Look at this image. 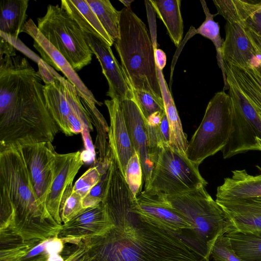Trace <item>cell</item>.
<instances>
[{
    "label": "cell",
    "mask_w": 261,
    "mask_h": 261,
    "mask_svg": "<svg viewBox=\"0 0 261 261\" xmlns=\"http://www.w3.org/2000/svg\"><path fill=\"white\" fill-rule=\"evenodd\" d=\"M120 103L132 143L140 158L145 186L149 182L153 167L149 146L147 120L133 98L124 99Z\"/></svg>",
    "instance_id": "obj_17"
},
{
    "label": "cell",
    "mask_w": 261,
    "mask_h": 261,
    "mask_svg": "<svg viewBox=\"0 0 261 261\" xmlns=\"http://www.w3.org/2000/svg\"><path fill=\"white\" fill-rule=\"evenodd\" d=\"M62 254L64 258L65 261H73L72 257L70 256L69 253L66 251H65V249H64L62 251Z\"/></svg>",
    "instance_id": "obj_44"
},
{
    "label": "cell",
    "mask_w": 261,
    "mask_h": 261,
    "mask_svg": "<svg viewBox=\"0 0 261 261\" xmlns=\"http://www.w3.org/2000/svg\"><path fill=\"white\" fill-rule=\"evenodd\" d=\"M108 178V169L104 172L98 183L94 186L83 199V206L86 209L94 207L102 202Z\"/></svg>",
    "instance_id": "obj_36"
},
{
    "label": "cell",
    "mask_w": 261,
    "mask_h": 261,
    "mask_svg": "<svg viewBox=\"0 0 261 261\" xmlns=\"http://www.w3.org/2000/svg\"><path fill=\"white\" fill-rule=\"evenodd\" d=\"M114 42L119 35L120 11L109 0H86Z\"/></svg>",
    "instance_id": "obj_30"
},
{
    "label": "cell",
    "mask_w": 261,
    "mask_h": 261,
    "mask_svg": "<svg viewBox=\"0 0 261 261\" xmlns=\"http://www.w3.org/2000/svg\"><path fill=\"white\" fill-rule=\"evenodd\" d=\"M119 35L114 42L131 90L147 92L163 99L154 59V45L142 20L131 10L120 11Z\"/></svg>",
    "instance_id": "obj_4"
},
{
    "label": "cell",
    "mask_w": 261,
    "mask_h": 261,
    "mask_svg": "<svg viewBox=\"0 0 261 261\" xmlns=\"http://www.w3.org/2000/svg\"><path fill=\"white\" fill-rule=\"evenodd\" d=\"M17 147L25 163L34 192L39 202L46 206L54 177L57 152L52 142H38Z\"/></svg>",
    "instance_id": "obj_11"
},
{
    "label": "cell",
    "mask_w": 261,
    "mask_h": 261,
    "mask_svg": "<svg viewBox=\"0 0 261 261\" xmlns=\"http://www.w3.org/2000/svg\"><path fill=\"white\" fill-rule=\"evenodd\" d=\"M135 199L117 194L103 201L113 226L73 243L74 261H200L179 233L136 210Z\"/></svg>",
    "instance_id": "obj_1"
},
{
    "label": "cell",
    "mask_w": 261,
    "mask_h": 261,
    "mask_svg": "<svg viewBox=\"0 0 261 261\" xmlns=\"http://www.w3.org/2000/svg\"><path fill=\"white\" fill-rule=\"evenodd\" d=\"M113 226L104 204L86 208L62 225L58 238L65 243L103 234Z\"/></svg>",
    "instance_id": "obj_15"
},
{
    "label": "cell",
    "mask_w": 261,
    "mask_h": 261,
    "mask_svg": "<svg viewBox=\"0 0 261 261\" xmlns=\"http://www.w3.org/2000/svg\"><path fill=\"white\" fill-rule=\"evenodd\" d=\"M0 261H65V243L58 237L24 240L8 229L0 230Z\"/></svg>",
    "instance_id": "obj_10"
},
{
    "label": "cell",
    "mask_w": 261,
    "mask_h": 261,
    "mask_svg": "<svg viewBox=\"0 0 261 261\" xmlns=\"http://www.w3.org/2000/svg\"><path fill=\"white\" fill-rule=\"evenodd\" d=\"M58 224L38 200L18 147L0 151V230L24 240L58 237Z\"/></svg>",
    "instance_id": "obj_3"
},
{
    "label": "cell",
    "mask_w": 261,
    "mask_h": 261,
    "mask_svg": "<svg viewBox=\"0 0 261 261\" xmlns=\"http://www.w3.org/2000/svg\"><path fill=\"white\" fill-rule=\"evenodd\" d=\"M245 31L258 56L259 61L258 68L261 72V36L246 25Z\"/></svg>",
    "instance_id": "obj_37"
},
{
    "label": "cell",
    "mask_w": 261,
    "mask_h": 261,
    "mask_svg": "<svg viewBox=\"0 0 261 261\" xmlns=\"http://www.w3.org/2000/svg\"><path fill=\"white\" fill-rule=\"evenodd\" d=\"M84 210L82 197L72 191L64 201L60 208V214L62 223L67 222Z\"/></svg>",
    "instance_id": "obj_35"
},
{
    "label": "cell",
    "mask_w": 261,
    "mask_h": 261,
    "mask_svg": "<svg viewBox=\"0 0 261 261\" xmlns=\"http://www.w3.org/2000/svg\"><path fill=\"white\" fill-rule=\"evenodd\" d=\"M199 166L169 144L159 146L148 183L144 190L172 196L206 186L207 181L200 173Z\"/></svg>",
    "instance_id": "obj_7"
},
{
    "label": "cell",
    "mask_w": 261,
    "mask_h": 261,
    "mask_svg": "<svg viewBox=\"0 0 261 261\" xmlns=\"http://www.w3.org/2000/svg\"><path fill=\"white\" fill-rule=\"evenodd\" d=\"M225 38L222 49L224 63L238 67H258L259 61L245 31V23L225 25Z\"/></svg>",
    "instance_id": "obj_19"
},
{
    "label": "cell",
    "mask_w": 261,
    "mask_h": 261,
    "mask_svg": "<svg viewBox=\"0 0 261 261\" xmlns=\"http://www.w3.org/2000/svg\"><path fill=\"white\" fill-rule=\"evenodd\" d=\"M42 35L64 57L74 70L89 64L92 52L77 23L59 5H49L45 14L37 18Z\"/></svg>",
    "instance_id": "obj_8"
},
{
    "label": "cell",
    "mask_w": 261,
    "mask_h": 261,
    "mask_svg": "<svg viewBox=\"0 0 261 261\" xmlns=\"http://www.w3.org/2000/svg\"><path fill=\"white\" fill-rule=\"evenodd\" d=\"M216 201L226 214L233 231L261 232V197Z\"/></svg>",
    "instance_id": "obj_20"
},
{
    "label": "cell",
    "mask_w": 261,
    "mask_h": 261,
    "mask_svg": "<svg viewBox=\"0 0 261 261\" xmlns=\"http://www.w3.org/2000/svg\"><path fill=\"white\" fill-rule=\"evenodd\" d=\"M166 197L172 207L191 225L188 243L200 261H210L217 238L233 231L225 212L204 185Z\"/></svg>",
    "instance_id": "obj_5"
},
{
    "label": "cell",
    "mask_w": 261,
    "mask_h": 261,
    "mask_svg": "<svg viewBox=\"0 0 261 261\" xmlns=\"http://www.w3.org/2000/svg\"><path fill=\"white\" fill-rule=\"evenodd\" d=\"M16 46L5 38L0 36V57L16 56Z\"/></svg>",
    "instance_id": "obj_39"
},
{
    "label": "cell",
    "mask_w": 261,
    "mask_h": 261,
    "mask_svg": "<svg viewBox=\"0 0 261 261\" xmlns=\"http://www.w3.org/2000/svg\"><path fill=\"white\" fill-rule=\"evenodd\" d=\"M213 3L217 14L230 23H245L261 11V1L259 0H214Z\"/></svg>",
    "instance_id": "obj_27"
},
{
    "label": "cell",
    "mask_w": 261,
    "mask_h": 261,
    "mask_svg": "<svg viewBox=\"0 0 261 261\" xmlns=\"http://www.w3.org/2000/svg\"><path fill=\"white\" fill-rule=\"evenodd\" d=\"M84 163L80 151L56 153L54 177L46 207L51 216L60 225L63 224L60 214L61 206L72 193L74 178Z\"/></svg>",
    "instance_id": "obj_12"
},
{
    "label": "cell",
    "mask_w": 261,
    "mask_h": 261,
    "mask_svg": "<svg viewBox=\"0 0 261 261\" xmlns=\"http://www.w3.org/2000/svg\"><path fill=\"white\" fill-rule=\"evenodd\" d=\"M211 256L215 261H241L226 234L217 238L213 247Z\"/></svg>",
    "instance_id": "obj_34"
},
{
    "label": "cell",
    "mask_w": 261,
    "mask_h": 261,
    "mask_svg": "<svg viewBox=\"0 0 261 261\" xmlns=\"http://www.w3.org/2000/svg\"><path fill=\"white\" fill-rule=\"evenodd\" d=\"M200 3L205 14V18L197 29L195 30L193 27H191L189 30L190 32H189L190 34L189 37H191L193 35L199 34L208 38L213 43L216 50L218 64L221 70L223 78L224 86L223 90L225 91V90L228 89V86L222 56V49L224 40L220 36L219 24L214 19V18L218 14H212L210 13L205 1L201 0Z\"/></svg>",
    "instance_id": "obj_28"
},
{
    "label": "cell",
    "mask_w": 261,
    "mask_h": 261,
    "mask_svg": "<svg viewBox=\"0 0 261 261\" xmlns=\"http://www.w3.org/2000/svg\"><path fill=\"white\" fill-rule=\"evenodd\" d=\"M132 91L133 99L140 108L146 119L155 112H165L163 99H159L144 91L132 90Z\"/></svg>",
    "instance_id": "obj_33"
},
{
    "label": "cell",
    "mask_w": 261,
    "mask_h": 261,
    "mask_svg": "<svg viewBox=\"0 0 261 261\" xmlns=\"http://www.w3.org/2000/svg\"><path fill=\"white\" fill-rule=\"evenodd\" d=\"M158 130L161 143L170 144V128L165 112L163 115Z\"/></svg>",
    "instance_id": "obj_38"
},
{
    "label": "cell",
    "mask_w": 261,
    "mask_h": 261,
    "mask_svg": "<svg viewBox=\"0 0 261 261\" xmlns=\"http://www.w3.org/2000/svg\"><path fill=\"white\" fill-rule=\"evenodd\" d=\"M110 116L108 133L109 147L120 171L124 177L127 164L136 152L132 143L120 101L116 99L105 100Z\"/></svg>",
    "instance_id": "obj_18"
},
{
    "label": "cell",
    "mask_w": 261,
    "mask_h": 261,
    "mask_svg": "<svg viewBox=\"0 0 261 261\" xmlns=\"http://www.w3.org/2000/svg\"><path fill=\"white\" fill-rule=\"evenodd\" d=\"M109 165L100 162L98 159L75 182L73 191L83 199L99 181L102 174L107 171Z\"/></svg>",
    "instance_id": "obj_31"
},
{
    "label": "cell",
    "mask_w": 261,
    "mask_h": 261,
    "mask_svg": "<svg viewBox=\"0 0 261 261\" xmlns=\"http://www.w3.org/2000/svg\"><path fill=\"white\" fill-rule=\"evenodd\" d=\"M34 40L33 46L40 53L42 60L48 65L62 72L76 89L81 101L89 107L101 106L86 86L74 69L64 57L40 33L34 21L30 19L24 25L23 32Z\"/></svg>",
    "instance_id": "obj_13"
},
{
    "label": "cell",
    "mask_w": 261,
    "mask_h": 261,
    "mask_svg": "<svg viewBox=\"0 0 261 261\" xmlns=\"http://www.w3.org/2000/svg\"><path fill=\"white\" fill-rule=\"evenodd\" d=\"M226 235L241 261H261V232L231 231Z\"/></svg>",
    "instance_id": "obj_29"
},
{
    "label": "cell",
    "mask_w": 261,
    "mask_h": 261,
    "mask_svg": "<svg viewBox=\"0 0 261 261\" xmlns=\"http://www.w3.org/2000/svg\"><path fill=\"white\" fill-rule=\"evenodd\" d=\"M90 131L88 128L84 127L82 134L85 147L87 151L90 152L94 156H95V149L93 146L92 140L91 138Z\"/></svg>",
    "instance_id": "obj_41"
},
{
    "label": "cell",
    "mask_w": 261,
    "mask_h": 261,
    "mask_svg": "<svg viewBox=\"0 0 261 261\" xmlns=\"http://www.w3.org/2000/svg\"><path fill=\"white\" fill-rule=\"evenodd\" d=\"M259 173L253 175L245 169L232 171L230 176L225 178L218 187L216 201H229L261 197V167L256 165Z\"/></svg>",
    "instance_id": "obj_21"
},
{
    "label": "cell",
    "mask_w": 261,
    "mask_h": 261,
    "mask_svg": "<svg viewBox=\"0 0 261 261\" xmlns=\"http://www.w3.org/2000/svg\"><path fill=\"white\" fill-rule=\"evenodd\" d=\"M28 0H2L0 3V36L15 46L27 17Z\"/></svg>",
    "instance_id": "obj_22"
},
{
    "label": "cell",
    "mask_w": 261,
    "mask_h": 261,
    "mask_svg": "<svg viewBox=\"0 0 261 261\" xmlns=\"http://www.w3.org/2000/svg\"><path fill=\"white\" fill-rule=\"evenodd\" d=\"M55 79L44 85V93L47 107L58 125L60 131L66 136H72L67 123L71 107L67 99L65 86L59 74L53 70Z\"/></svg>",
    "instance_id": "obj_23"
},
{
    "label": "cell",
    "mask_w": 261,
    "mask_h": 261,
    "mask_svg": "<svg viewBox=\"0 0 261 261\" xmlns=\"http://www.w3.org/2000/svg\"><path fill=\"white\" fill-rule=\"evenodd\" d=\"M245 25L261 36V11L250 17Z\"/></svg>",
    "instance_id": "obj_40"
},
{
    "label": "cell",
    "mask_w": 261,
    "mask_h": 261,
    "mask_svg": "<svg viewBox=\"0 0 261 261\" xmlns=\"http://www.w3.org/2000/svg\"><path fill=\"white\" fill-rule=\"evenodd\" d=\"M232 108L230 96L218 92L209 101L203 119L189 142L187 158L197 166L227 145L232 132Z\"/></svg>",
    "instance_id": "obj_6"
},
{
    "label": "cell",
    "mask_w": 261,
    "mask_h": 261,
    "mask_svg": "<svg viewBox=\"0 0 261 261\" xmlns=\"http://www.w3.org/2000/svg\"><path fill=\"white\" fill-rule=\"evenodd\" d=\"M154 59L156 66L162 70L166 64V55L163 50L157 48V45H154Z\"/></svg>",
    "instance_id": "obj_42"
},
{
    "label": "cell",
    "mask_w": 261,
    "mask_h": 261,
    "mask_svg": "<svg viewBox=\"0 0 261 261\" xmlns=\"http://www.w3.org/2000/svg\"><path fill=\"white\" fill-rule=\"evenodd\" d=\"M158 17L164 23L168 35L178 47L181 41L184 24L180 12V0H149Z\"/></svg>",
    "instance_id": "obj_26"
},
{
    "label": "cell",
    "mask_w": 261,
    "mask_h": 261,
    "mask_svg": "<svg viewBox=\"0 0 261 261\" xmlns=\"http://www.w3.org/2000/svg\"><path fill=\"white\" fill-rule=\"evenodd\" d=\"M134 207L149 219L179 233L182 239L184 232L192 230L190 224L172 207L165 195L144 190L134 200Z\"/></svg>",
    "instance_id": "obj_16"
},
{
    "label": "cell",
    "mask_w": 261,
    "mask_h": 261,
    "mask_svg": "<svg viewBox=\"0 0 261 261\" xmlns=\"http://www.w3.org/2000/svg\"><path fill=\"white\" fill-rule=\"evenodd\" d=\"M156 68L165 112L169 125V144L173 149L186 155V152L189 144L187 136L183 130L174 100L164 79L162 70L157 66Z\"/></svg>",
    "instance_id": "obj_24"
},
{
    "label": "cell",
    "mask_w": 261,
    "mask_h": 261,
    "mask_svg": "<svg viewBox=\"0 0 261 261\" xmlns=\"http://www.w3.org/2000/svg\"><path fill=\"white\" fill-rule=\"evenodd\" d=\"M119 1L125 6V8L130 9V5L134 0H120Z\"/></svg>",
    "instance_id": "obj_45"
},
{
    "label": "cell",
    "mask_w": 261,
    "mask_h": 261,
    "mask_svg": "<svg viewBox=\"0 0 261 261\" xmlns=\"http://www.w3.org/2000/svg\"><path fill=\"white\" fill-rule=\"evenodd\" d=\"M164 113L158 112L153 113L146 119L147 124L151 126H158Z\"/></svg>",
    "instance_id": "obj_43"
},
{
    "label": "cell",
    "mask_w": 261,
    "mask_h": 261,
    "mask_svg": "<svg viewBox=\"0 0 261 261\" xmlns=\"http://www.w3.org/2000/svg\"><path fill=\"white\" fill-rule=\"evenodd\" d=\"M124 178L135 198L140 194L143 182L142 169L138 154L136 152L129 160Z\"/></svg>",
    "instance_id": "obj_32"
},
{
    "label": "cell",
    "mask_w": 261,
    "mask_h": 261,
    "mask_svg": "<svg viewBox=\"0 0 261 261\" xmlns=\"http://www.w3.org/2000/svg\"><path fill=\"white\" fill-rule=\"evenodd\" d=\"M42 82L25 58L0 57V151L53 142L60 131L47 107Z\"/></svg>",
    "instance_id": "obj_2"
},
{
    "label": "cell",
    "mask_w": 261,
    "mask_h": 261,
    "mask_svg": "<svg viewBox=\"0 0 261 261\" xmlns=\"http://www.w3.org/2000/svg\"><path fill=\"white\" fill-rule=\"evenodd\" d=\"M82 31L90 49L99 62L102 73L107 80L109 89L106 95L111 99L116 98L120 101L133 98L132 91L111 46L99 36L87 31Z\"/></svg>",
    "instance_id": "obj_14"
},
{
    "label": "cell",
    "mask_w": 261,
    "mask_h": 261,
    "mask_svg": "<svg viewBox=\"0 0 261 261\" xmlns=\"http://www.w3.org/2000/svg\"><path fill=\"white\" fill-rule=\"evenodd\" d=\"M61 3V7L77 23L82 30L99 36L111 46L113 45L114 41L86 0H62Z\"/></svg>",
    "instance_id": "obj_25"
},
{
    "label": "cell",
    "mask_w": 261,
    "mask_h": 261,
    "mask_svg": "<svg viewBox=\"0 0 261 261\" xmlns=\"http://www.w3.org/2000/svg\"><path fill=\"white\" fill-rule=\"evenodd\" d=\"M232 117L231 136L222 150L224 159L249 151H261V117L225 71Z\"/></svg>",
    "instance_id": "obj_9"
},
{
    "label": "cell",
    "mask_w": 261,
    "mask_h": 261,
    "mask_svg": "<svg viewBox=\"0 0 261 261\" xmlns=\"http://www.w3.org/2000/svg\"><path fill=\"white\" fill-rule=\"evenodd\" d=\"M71 247H72V246H71ZM71 253H72V252H71Z\"/></svg>",
    "instance_id": "obj_46"
}]
</instances>
